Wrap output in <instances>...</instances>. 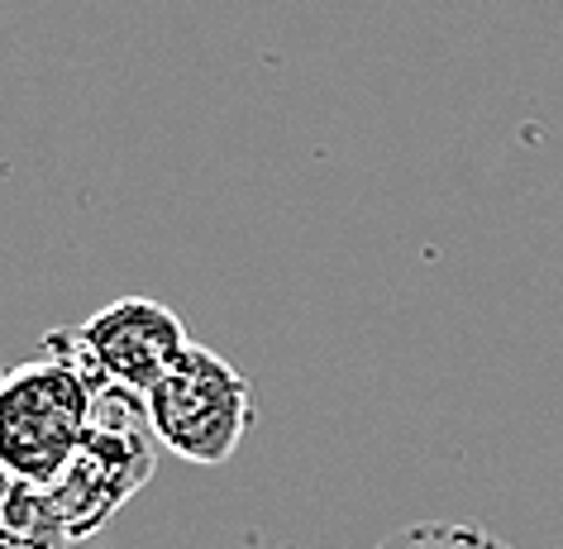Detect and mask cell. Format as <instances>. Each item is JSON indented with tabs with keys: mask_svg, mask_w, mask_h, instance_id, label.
Masks as SVG:
<instances>
[{
	"mask_svg": "<svg viewBox=\"0 0 563 549\" xmlns=\"http://www.w3.org/2000/svg\"><path fill=\"white\" fill-rule=\"evenodd\" d=\"M91 377L58 354L0 369V469L53 487L91 430Z\"/></svg>",
	"mask_w": 563,
	"mask_h": 549,
	"instance_id": "cell-2",
	"label": "cell"
},
{
	"mask_svg": "<svg viewBox=\"0 0 563 549\" xmlns=\"http://www.w3.org/2000/svg\"><path fill=\"white\" fill-rule=\"evenodd\" d=\"M373 549H516V545H506L501 535L483 526H468V520H416V526L391 530Z\"/></svg>",
	"mask_w": 563,
	"mask_h": 549,
	"instance_id": "cell-6",
	"label": "cell"
},
{
	"mask_svg": "<svg viewBox=\"0 0 563 549\" xmlns=\"http://www.w3.org/2000/svg\"><path fill=\"white\" fill-rule=\"evenodd\" d=\"M187 326L173 306L153 297H120L81 326H63L44 334L48 354L67 359L91 377V387L120 383L148 392L173 363L187 354Z\"/></svg>",
	"mask_w": 563,
	"mask_h": 549,
	"instance_id": "cell-4",
	"label": "cell"
},
{
	"mask_svg": "<svg viewBox=\"0 0 563 549\" xmlns=\"http://www.w3.org/2000/svg\"><path fill=\"white\" fill-rule=\"evenodd\" d=\"M158 449L163 444L153 435L148 392H134L120 383L96 387L87 440H81L73 463L58 473V483L48 487L73 540L101 535L110 526V516L124 502L139 497V487L158 469Z\"/></svg>",
	"mask_w": 563,
	"mask_h": 549,
	"instance_id": "cell-1",
	"label": "cell"
},
{
	"mask_svg": "<svg viewBox=\"0 0 563 549\" xmlns=\"http://www.w3.org/2000/svg\"><path fill=\"white\" fill-rule=\"evenodd\" d=\"M148 416L167 454L216 469L239 454L258 411L244 369L206 344H187V354L148 387Z\"/></svg>",
	"mask_w": 563,
	"mask_h": 549,
	"instance_id": "cell-3",
	"label": "cell"
},
{
	"mask_svg": "<svg viewBox=\"0 0 563 549\" xmlns=\"http://www.w3.org/2000/svg\"><path fill=\"white\" fill-rule=\"evenodd\" d=\"M73 530L63 526L48 487L20 483L0 469V549H73Z\"/></svg>",
	"mask_w": 563,
	"mask_h": 549,
	"instance_id": "cell-5",
	"label": "cell"
}]
</instances>
